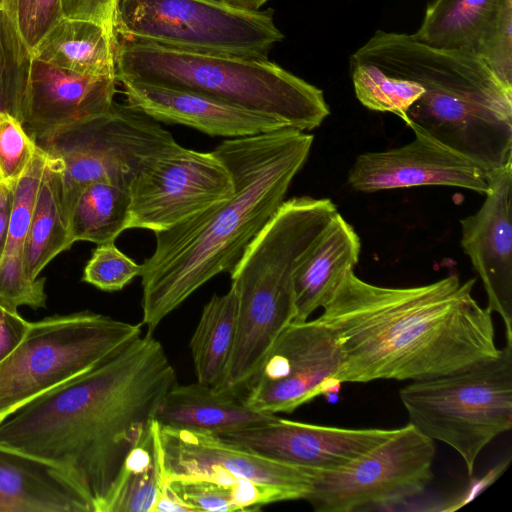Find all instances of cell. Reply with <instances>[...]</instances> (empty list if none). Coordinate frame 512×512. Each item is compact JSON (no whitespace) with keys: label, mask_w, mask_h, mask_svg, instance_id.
<instances>
[{"label":"cell","mask_w":512,"mask_h":512,"mask_svg":"<svg viewBox=\"0 0 512 512\" xmlns=\"http://www.w3.org/2000/svg\"><path fill=\"white\" fill-rule=\"evenodd\" d=\"M175 370L153 333L125 343L0 424V445L60 469L100 512Z\"/></svg>","instance_id":"cell-1"},{"label":"cell","mask_w":512,"mask_h":512,"mask_svg":"<svg viewBox=\"0 0 512 512\" xmlns=\"http://www.w3.org/2000/svg\"><path fill=\"white\" fill-rule=\"evenodd\" d=\"M475 281L452 274L394 288L348 271L318 317L338 345L335 378L340 383L426 380L498 357L492 312L474 299Z\"/></svg>","instance_id":"cell-2"},{"label":"cell","mask_w":512,"mask_h":512,"mask_svg":"<svg viewBox=\"0 0 512 512\" xmlns=\"http://www.w3.org/2000/svg\"><path fill=\"white\" fill-rule=\"evenodd\" d=\"M313 135L281 128L230 138L212 151L227 167L233 194L183 223L155 233L153 253L141 264L142 325L160 322L220 273L231 272L273 217L304 166Z\"/></svg>","instance_id":"cell-3"},{"label":"cell","mask_w":512,"mask_h":512,"mask_svg":"<svg viewBox=\"0 0 512 512\" xmlns=\"http://www.w3.org/2000/svg\"><path fill=\"white\" fill-rule=\"evenodd\" d=\"M424 89L406 124L488 173L512 162V88L477 55L378 30L352 55Z\"/></svg>","instance_id":"cell-4"},{"label":"cell","mask_w":512,"mask_h":512,"mask_svg":"<svg viewBox=\"0 0 512 512\" xmlns=\"http://www.w3.org/2000/svg\"><path fill=\"white\" fill-rule=\"evenodd\" d=\"M117 81L204 94L309 132L330 114L322 90L267 57L200 53L116 36Z\"/></svg>","instance_id":"cell-5"},{"label":"cell","mask_w":512,"mask_h":512,"mask_svg":"<svg viewBox=\"0 0 512 512\" xmlns=\"http://www.w3.org/2000/svg\"><path fill=\"white\" fill-rule=\"evenodd\" d=\"M399 397L409 424L454 449L472 476L480 452L512 427V343L472 368L411 381Z\"/></svg>","instance_id":"cell-6"},{"label":"cell","mask_w":512,"mask_h":512,"mask_svg":"<svg viewBox=\"0 0 512 512\" xmlns=\"http://www.w3.org/2000/svg\"><path fill=\"white\" fill-rule=\"evenodd\" d=\"M141 334L138 324L88 310L30 322L0 361V424Z\"/></svg>","instance_id":"cell-7"},{"label":"cell","mask_w":512,"mask_h":512,"mask_svg":"<svg viewBox=\"0 0 512 512\" xmlns=\"http://www.w3.org/2000/svg\"><path fill=\"white\" fill-rule=\"evenodd\" d=\"M117 37L200 53L267 57L282 41L271 9L245 11L220 0H120Z\"/></svg>","instance_id":"cell-8"},{"label":"cell","mask_w":512,"mask_h":512,"mask_svg":"<svg viewBox=\"0 0 512 512\" xmlns=\"http://www.w3.org/2000/svg\"><path fill=\"white\" fill-rule=\"evenodd\" d=\"M175 142L158 121L117 102L101 115L35 140L59 164L67 212L90 183L107 181L128 188L147 157Z\"/></svg>","instance_id":"cell-9"},{"label":"cell","mask_w":512,"mask_h":512,"mask_svg":"<svg viewBox=\"0 0 512 512\" xmlns=\"http://www.w3.org/2000/svg\"><path fill=\"white\" fill-rule=\"evenodd\" d=\"M337 213L327 198L282 203L230 272L238 306L248 317L266 322L295 315V271Z\"/></svg>","instance_id":"cell-10"},{"label":"cell","mask_w":512,"mask_h":512,"mask_svg":"<svg viewBox=\"0 0 512 512\" xmlns=\"http://www.w3.org/2000/svg\"><path fill=\"white\" fill-rule=\"evenodd\" d=\"M435 452V441L408 423L349 465L320 470L305 500L317 512H352L408 499L432 480Z\"/></svg>","instance_id":"cell-11"},{"label":"cell","mask_w":512,"mask_h":512,"mask_svg":"<svg viewBox=\"0 0 512 512\" xmlns=\"http://www.w3.org/2000/svg\"><path fill=\"white\" fill-rule=\"evenodd\" d=\"M128 190V229L155 234L226 200L234 186L229 170L212 151L175 142L143 161Z\"/></svg>","instance_id":"cell-12"},{"label":"cell","mask_w":512,"mask_h":512,"mask_svg":"<svg viewBox=\"0 0 512 512\" xmlns=\"http://www.w3.org/2000/svg\"><path fill=\"white\" fill-rule=\"evenodd\" d=\"M339 365L336 339L318 318L292 321L245 385L242 398L257 411L291 413L317 396L337 393Z\"/></svg>","instance_id":"cell-13"},{"label":"cell","mask_w":512,"mask_h":512,"mask_svg":"<svg viewBox=\"0 0 512 512\" xmlns=\"http://www.w3.org/2000/svg\"><path fill=\"white\" fill-rule=\"evenodd\" d=\"M159 444L164 480L195 477L228 485L254 482L280 490L290 500H305L320 471L263 456L207 432L159 425Z\"/></svg>","instance_id":"cell-14"},{"label":"cell","mask_w":512,"mask_h":512,"mask_svg":"<svg viewBox=\"0 0 512 512\" xmlns=\"http://www.w3.org/2000/svg\"><path fill=\"white\" fill-rule=\"evenodd\" d=\"M413 132L414 139L403 146L358 155L348 172L349 185L361 192L451 186L486 194L491 173L428 135Z\"/></svg>","instance_id":"cell-15"},{"label":"cell","mask_w":512,"mask_h":512,"mask_svg":"<svg viewBox=\"0 0 512 512\" xmlns=\"http://www.w3.org/2000/svg\"><path fill=\"white\" fill-rule=\"evenodd\" d=\"M397 429H350L287 420L219 436L288 464L330 471L343 468L389 439Z\"/></svg>","instance_id":"cell-16"},{"label":"cell","mask_w":512,"mask_h":512,"mask_svg":"<svg viewBox=\"0 0 512 512\" xmlns=\"http://www.w3.org/2000/svg\"><path fill=\"white\" fill-rule=\"evenodd\" d=\"M480 209L461 223V245L480 276L487 308L504 322L512 343V162L489 176Z\"/></svg>","instance_id":"cell-17"},{"label":"cell","mask_w":512,"mask_h":512,"mask_svg":"<svg viewBox=\"0 0 512 512\" xmlns=\"http://www.w3.org/2000/svg\"><path fill=\"white\" fill-rule=\"evenodd\" d=\"M116 77L67 71L33 57L21 122L35 141L110 110Z\"/></svg>","instance_id":"cell-18"},{"label":"cell","mask_w":512,"mask_h":512,"mask_svg":"<svg viewBox=\"0 0 512 512\" xmlns=\"http://www.w3.org/2000/svg\"><path fill=\"white\" fill-rule=\"evenodd\" d=\"M127 103L159 123L178 124L210 136L238 138L286 128L279 120L225 101L137 81H120Z\"/></svg>","instance_id":"cell-19"},{"label":"cell","mask_w":512,"mask_h":512,"mask_svg":"<svg viewBox=\"0 0 512 512\" xmlns=\"http://www.w3.org/2000/svg\"><path fill=\"white\" fill-rule=\"evenodd\" d=\"M0 512H93L53 465L0 445Z\"/></svg>","instance_id":"cell-20"},{"label":"cell","mask_w":512,"mask_h":512,"mask_svg":"<svg viewBox=\"0 0 512 512\" xmlns=\"http://www.w3.org/2000/svg\"><path fill=\"white\" fill-rule=\"evenodd\" d=\"M361 241L337 213L307 250L294 274L293 321H306L331 298L346 273L358 263Z\"/></svg>","instance_id":"cell-21"},{"label":"cell","mask_w":512,"mask_h":512,"mask_svg":"<svg viewBox=\"0 0 512 512\" xmlns=\"http://www.w3.org/2000/svg\"><path fill=\"white\" fill-rule=\"evenodd\" d=\"M275 416L247 406L237 391L217 390L196 382L171 387L154 419L165 427L223 436L265 424Z\"/></svg>","instance_id":"cell-22"},{"label":"cell","mask_w":512,"mask_h":512,"mask_svg":"<svg viewBox=\"0 0 512 512\" xmlns=\"http://www.w3.org/2000/svg\"><path fill=\"white\" fill-rule=\"evenodd\" d=\"M46 160L37 146L28 168L14 185L9 231L0 260V302L15 308L46 307L45 278L30 280L24 269L27 234Z\"/></svg>","instance_id":"cell-23"},{"label":"cell","mask_w":512,"mask_h":512,"mask_svg":"<svg viewBox=\"0 0 512 512\" xmlns=\"http://www.w3.org/2000/svg\"><path fill=\"white\" fill-rule=\"evenodd\" d=\"M115 43L116 34L106 26L64 16L32 55L78 74L116 77Z\"/></svg>","instance_id":"cell-24"},{"label":"cell","mask_w":512,"mask_h":512,"mask_svg":"<svg viewBox=\"0 0 512 512\" xmlns=\"http://www.w3.org/2000/svg\"><path fill=\"white\" fill-rule=\"evenodd\" d=\"M512 0H432L418 30V41L439 49L477 55L487 34Z\"/></svg>","instance_id":"cell-25"},{"label":"cell","mask_w":512,"mask_h":512,"mask_svg":"<svg viewBox=\"0 0 512 512\" xmlns=\"http://www.w3.org/2000/svg\"><path fill=\"white\" fill-rule=\"evenodd\" d=\"M74 243L69 231L60 167L57 161L47 156L25 245L27 277L33 281L38 279L46 265Z\"/></svg>","instance_id":"cell-26"},{"label":"cell","mask_w":512,"mask_h":512,"mask_svg":"<svg viewBox=\"0 0 512 512\" xmlns=\"http://www.w3.org/2000/svg\"><path fill=\"white\" fill-rule=\"evenodd\" d=\"M237 325V296L230 287L203 307L189 343L197 382L225 390Z\"/></svg>","instance_id":"cell-27"},{"label":"cell","mask_w":512,"mask_h":512,"mask_svg":"<svg viewBox=\"0 0 512 512\" xmlns=\"http://www.w3.org/2000/svg\"><path fill=\"white\" fill-rule=\"evenodd\" d=\"M164 483L159 424L153 419L129 451L100 512H152Z\"/></svg>","instance_id":"cell-28"},{"label":"cell","mask_w":512,"mask_h":512,"mask_svg":"<svg viewBox=\"0 0 512 512\" xmlns=\"http://www.w3.org/2000/svg\"><path fill=\"white\" fill-rule=\"evenodd\" d=\"M130 195L128 188L107 181L85 186L68 211L70 235L74 242L97 245L115 242L128 230Z\"/></svg>","instance_id":"cell-29"},{"label":"cell","mask_w":512,"mask_h":512,"mask_svg":"<svg viewBox=\"0 0 512 512\" xmlns=\"http://www.w3.org/2000/svg\"><path fill=\"white\" fill-rule=\"evenodd\" d=\"M350 72L356 97L363 106L394 113L404 122L408 110L424 92L416 81L387 74L373 64L352 58Z\"/></svg>","instance_id":"cell-30"},{"label":"cell","mask_w":512,"mask_h":512,"mask_svg":"<svg viewBox=\"0 0 512 512\" xmlns=\"http://www.w3.org/2000/svg\"><path fill=\"white\" fill-rule=\"evenodd\" d=\"M33 55L0 8V112L20 121L29 82Z\"/></svg>","instance_id":"cell-31"},{"label":"cell","mask_w":512,"mask_h":512,"mask_svg":"<svg viewBox=\"0 0 512 512\" xmlns=\"http://www.w3.org/2000/svg\"><path fill=\"white\" fill-rule=\"evenodd\" d=\"M0 8L32 54L64 17L62 0H3Z\"/></svg>","instance_id":"cell-32"},{"label":"cell","mask_w":512,"mask_h":512,"mask_svg":"<svg viewBox=\"0 0 512 512\" xmlns=\"http://www.w3.org/2000/svg\"><path fill=\"white\" fill-rule=\"evenodd\" d=\"M141 272V264L120 251L114 242L99 244L88 260L82 280L107 291L122 290Z\"/></svg>","instance_id":"cell-33"},{"label":"cell","mask_w":512,"mask_h":512,"mask_svg":"<svg viewBox=\"0 0 512 512\" xmlns=\"http://www.w3.org/2000/svg\"><path fill=\"white\" fill-rule=\"evenodd\" d=\"M37 145L15 116L0 112V181L15 184L32 161Z\"/></svg>","instance_id":"cell-34"},{"label":"cell","mask_w":512,"mask_h":512,"mask_svg":"<svg viewBox=\"0 0 512 512\" xmlns=\"http://www.w3.org/2000/svg\"><path fill=\"white\" fill-rule=\"evenodd\" d=\"M64 16L96 21L115 32L120 0H62Z\"/></svg>","instance_id":"cell-35"},{"label":"cell","mask_w":512,"mask_h":512,"mask_svg":"<svg viewBox=\"0 0 512 512\" xmlns=\"http://www.w3.org/2000/svg\"><path fill=\"white\" fill-rule=\"evenodd\" d=\"M29 325L18 308L0 302V361L19 344Z\"/></svg>","instance_id":"cell-36"},{"label":"cell","mask_w":512,"mask_h":512,"mask_svg":"<svg viewBox=\"0 0 512 512\" xmlns=\"http://www.w3.org/2000/svg\"><path fill=\"white\" fill-rule=\"evenodd\" d=\"M14 185L0 181V260L5 249L9 231L14 200Z\"/></svg>","instance_id":"cell-37"},{"label":"cell","mask_w":512,"mask_h":512,"mask_svg":"<svg viewBox=\"0 0 512 512\" xmlns=\"http://www.w3.org/2000/svg\"><path fill=\"white\" fill-rule=\"evenodd\" d=\"M152 512H195V510L179 500L164 483L157 494Z\"/></svg>","instance_id":"cell-38"},{"label":"cell","mask_w":512,"mask_h":512,"mask_svg":"<svg viewBox=\"0 0 512 512\" xmlns=\"http://www.w3.org/2000/svg\"><path fill=\"white\" fill-rule=\"evenodd\" d=\"M234 8L245 11H258L268 0H220Z\"/></svg>","instance_id":"cell-39"},{"label":"cell","mask_w":512,"mask_h":512,"mask_svg":"<svg viewBox=\"0 0 512 512\" xmlns=\"http://www.w3.org/2000/svg\"><path fill=\"white\" fill-rule=\"evenodd\" d=\"M2 2H3V0H0V7H1V5H2Z\"/></svg>","instance_id":"cell-40"}]
</instances>
